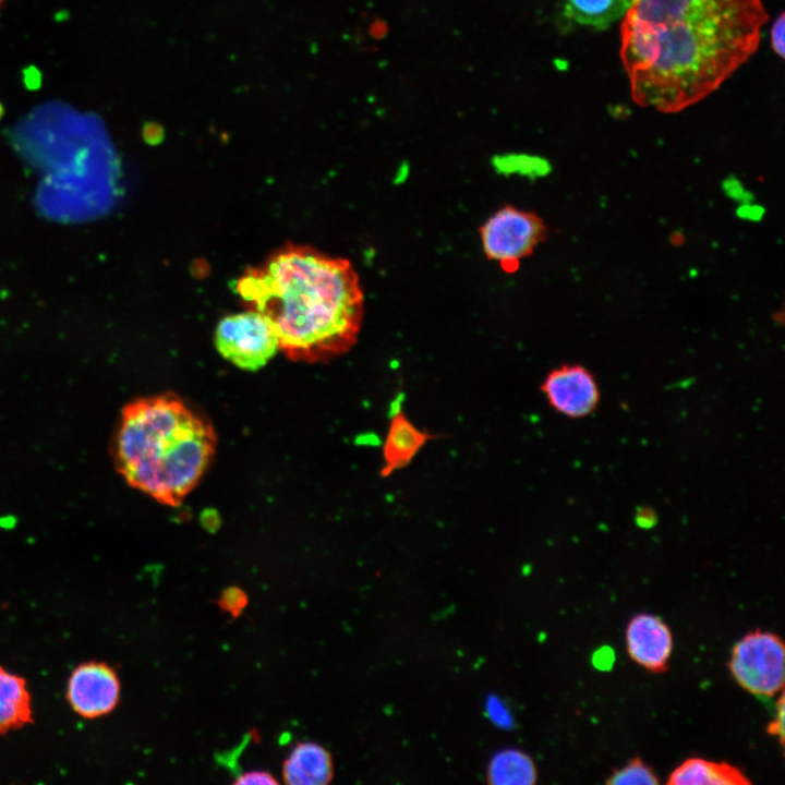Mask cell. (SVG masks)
I'll return each mask as SVG.
<instances>
[{
	"mask_svg": "<svg viewBox=\"0 0 785 785\" xmlns=\"http://www.w3.org/2000/svg\"><path fill=\"white\" fill-rule=\"evenodd\" d=\"M761 0H633L620 26L632 100L677 112L715 92L760 45Z\"/></svg>",
	"mask_w": 785,
	"mask_h": 785,
	"instance_id": "obj_1",
	"label": "cell"
},
{
	"mask_svg": "<svg viewBox=\"0 0 785 785\" xmlns=\"http://www.w3.org/2000/svg\"><path fill=\"white\" fill-rule=\"evenodd\" d=\"M235 292L246 310L269 322L291 360L325 362L358 340L364 295L348 259L289 244L246 269Z\"/></svg>",
	"mask_w": 785,
	"mask_h": 785,
	"instance_id": "obj_2",
	"label": "cell"
},
{
	"mask_svg": "<svg viewBox=\"0 0 785 785\" xmlns=\"http://www.w3.org/2000/svg\"><path fill=\"white\" fill-rule=\"evenodd\" d=\"M215 448L209 422L168 394L140 399L123 410L114 459L131 486L178 506L207 470Z\"/></svg>",
	"mask_w": 785,
	"mask_h": 785,
	"instance_id": "obj_3",
	"label": "cell"
},
{
	"mask_svg": "<svg viewBox=\"0 0 785 785\" xmlns=\"http://www.w3.org/2000/svg\"><path fill=\"white\" fill-rule=\"evenodd\" d=\"M784 654V643L777 635L756 629L734 644L728 667L745 690L773 698L783 691Z\"/></svg>",
	"mask_w": 785,
	"mask_h": 785,
	"instance_id": "obj_4",
	"label": "cell"
},
{
	"mask_svg": "<svg viewBox=\"0 0 785 785\" xmlns=\"http://www.w3.org/2000/svg\"><path fill=\"white\" fill-rule=\"evenodd\" d=\"M545 227L533 213L505 205L481 227L480 238L485 256L499 263L507 273L519 267L543 239Z\"/></svg>",
	"mask_w": 785,
	"mask_h": 785,
	"instance_id": "obj_5",
	"label": "cell"
},
{
	"mask_svg": "<svg viewBox=\"0 0 785 785\" xmlns=\"http://www.w3.org/2000/svg\"><path fill=\"white\" fill-rule=\"evenodd\" d=\"M215 342L222 357L250 371L264 366L279 349L269 322L251 310L224 317L216 328Z\"/></svg>",
	"mask_w": 785,
	"mask_h": 785,
	"instance_id": "obj_6",
	"label": "cell"
},
{
	"mask_svg": "<svg viewBox=\"0 0 785 785\" xmlns=\"http://www.w3.org/2000/svg\"><path fill=\"white\" fill-rule=\"evenodd\" d=\"M121 693L120 678L105 662L88 661L78 664L67 685V700L81 717L98 718L111 713Z\"/></svg>",
	"mask_w": 785,
	"mask_h": 785,
	"instance_id": "obj_7",
	"label": "cell"
},
{
	"mask_svg": "<svg viewBox=\"0 0 785 785\" xmlns=\"http://www.w3.org/2000/svg\"><path fill=\"white\" fill-rule=\"evenodd\" d=\"M541 391L552 409L570 419L591 414L601 398L594 375L580 364L553 369L543 379Z\"/></svg>",
	"mask_w": 785,
	"mask_h": 785,
	"instance_id": "obj_8",
	"label": "cell"
},
{
	"mask_svg": "<svg viewBox=\"0 0 785 785\" xmlns=\"http://www.w3.org/2000/svg\"><path fill=\"white\" fill-rule=\"evenodd\" d=\"M626 648L630 659L647 671L662 673L673 651V636L666 623L656 615L633 616L626 629Z\"/></svg>",
	"mask_w": 785,
	"mask_h": 785,
	"instance_id": "obj_9",
	"label": "cell"
},
{
	"mask_svg": "<svg viewBox=\"0 0 785 785\" xmlns=\"http://www.w3.org/2000/svg\"><path fill=\"white\" fill-rule=\"evenodd\" d=\"M435 435L419 428L401 409L390 416L383 445L382 478L408 466Z\"/></svg>",
	"mask_w": 785,
	"mask_h": 785,
	"instance_id": "obj_10",
	"label": "cell"
},
{
	"mask_svg": "<svg viewBox=\"0 0 785 785\" xmlns=\"http://www.w3.org/2000/svg\"><path fill=\"white\" fill-rule=\"evenodd\" d=\"M333 777L330 752L314 741L297 744L282 764V780L289 785H325Z\"/></svg>",
	"mask_w": 785,
	"mask_h": 785,
	"instance_id": "obj_11",
	"label": "cell"
},
{
	"mask_svg": "<svg viewBox=\"0 0 785 785\" xmlns=\"http://www.w3.org/2000/svg\"><path fill=\"white\" fill-rule=\"evenodd\" d=\"M29 723L33 708L25 678L0 666V736Z\"/></svg>",
	"mask_w": 785,
	"mask_h": 785,
	"instance_id": "obj_12",
	"label": "cell"
},
{
	"mask_svg": "<svg viewBox=\"0 0 785 785\" xmlns=\"http://www.w3.org/2000/svg\"><path fill=\"white\" fill-rule=\"evenodd\" d=\"M669 785H749L751 781L727 762L689 758L668 776Z\"/></svg>",
	"mask_w": 785,
	"mask_h": 785,
	"instance_id": "obj_13",
	"label": "cell"
},
{
	"mask_svg": "<svg viewBox=\"0 0 785 785\" xmlns=\"http://www.w3.org/2000/svg\"><path fill=\"white\" fill-rule=\"evenodd\" d=\"M485 778L492 785H532L538 781V771L528 753L517 748H506L491 758Z\"/></svg>",
	"mask_w": 785,
	"mask_h": 785,
	"instance_id": "obj_14",
	"label": "cell"
},
{
	"mask_svg": "<svg viewBox=\"0 0 785 785\" xmlns=\"http://www.w3.org/2000/svg\"><path fill=\"white\" fill-rule=\"evenodd\" d=\"M633 0H565V14L573 22L605 28L624 17Z\"/></svg>",
	"mask_w": 785,
	"mask_h": 785,
	"instance_id": "obj_15",
	"label": "cell"
},
{
	"mask_svg": "<svg viewBox=\"0 0 785 785\" xmlns=\"http://www.w3.org/2000/svg\"><path fill=\"white\" fill-rule=\"evenodd\" d=\"M654 771L640 758H633L621 769L615 770L606 780L612 785H657Z\"/></svg>",
	"mask_w": 785,
	"mask_h": 785,
	"instance_id": "obj_16",
	"label": "cell"
},
{
	"mask_svg": "<svg viewBox=\"0 0 785 785\" xmlns=\"http://www.w3.org/2000/svg\"><path fill=\"white\" fill-rule=\"evenodd\" d=\"M217 604L222 612L237 618L247 606L249 596L240 587L230 585L220 593Z\"/></svg>",
	"mask_w": 785,
	"mask_h": 785,
	"instance_id": "obj_17",
	"label": "cell"
},
{
	"mask_svg": "<svg viewBox=\"0 0 785 785\" xmlns=\"http://www.w3.org/2000/svg\"><path fill=\"white\" fill-rule=\"evenodd\" d=\"M784 31H785V17H784V13H781L778 15V17L773 22L771 31H770L771 47H772L773 51L781 58L784 57V52H785Z\"/></svg>",
	"mask_w": 785,
	"mask_h": 785,
	"instance_id": "obj_18",
	"label": "cell"
},
{
	"mask_svg": "<svg viewBox=\"0 0 785 785\" xmlns=\"http://www.w3.org/2000/svg\"><path fill=\"white\" fill-rule=\"evenodd\" d=\"M233 784L237 785H275L278 784V781L275 778L273 774L266 771H249L235 778L233 781Z\"/></svg>",
	"mask_w": 785,
	"mask_h": 785,
	"instance_id": "obj_19",
	"label": "cell"
},
{
	"mask_svg": "<svg viewBox=\"0 0 785 785\" xmlns=\"http://www.w3.org/2000/svg\"><path fill=\"white\" fill-rule=\"evenodd\" d=\"M768 733L776 736L780 739V744H784V695L781 693L780 699L776 703V716L768 725Z\"/></svg>",
	"mask_w": 785,
	"mask_h": 785,
	"instance_id": "obj_20",
	"label": "cell"
},
{
	"mask_svg": "<svg viewBox=\"0 0 785 785\" xmlns=\"http://www.w3.org/2000/svg\"><path fill=\"white\" fill-rule=\"evenodd\" d=\"M724 188L726 190V193L734 200L744 203L751 202L749 193L744 189L742 184L739 181L730 179L729 181H726L724 183Z\"/></svg>",
	"mask_w": 785,
	"mask_h": 785,
	"instance_id": "obj_21",
	"label": "cell"
},
{
	"mask_svg": "<svg viewBox=\"0 0 785 785\" xmlns=\"http://www.w3.org/2000/svg\"><path fill=\"white\" fill-rule=\"evenodd\" d=\"M636 522L639 527L649 529L656 522V514L650 507H642L637 510Z\"/></svg>",
	"mask_w": 785,
	"mask_h": 785,
	"instance_id": "obj_22",
	"label": "cell"
},
{
	"mask_svg": "<svg viewBox=\"0 0 785 785\" xmlns=\"http://www.w3.org/2000/svg\"><path fill=\"white\" fill-rule=\"evenodd\" d=\"M764 214V209L758 205L751 204V202L742 203L738 208L739 217L749 220H759Z\"/></svg>",
	"mask_w": 785,
	"mask_h": 785,
	"instance_id": "obj_23",
	"label": "cell"
},
{
	"mask_svg": "<svg viewBox=\"0 0 785 785\" xmlns=\"http://www.w3.org/2000/svg\"><path fill=\"white\" fill-rule=\"evenodd\" d=\"M593 662L599 668H609L614 662L613 651L608 648L600 649L595 652Z\"/></svg>",
	"mask_w": 785,
	"mask_h": 785,
	"instance_id": "obj_24",
	"label": "cell"
},
{
	"mask_svg": "<svg viewBox=\"0 0 785 785\" xmlns=\"http://www.w3.org/2000/svg\"><path fill=\"white\" fill-rule=\"evenodd\" d=\"M0 2H1V0H0Z\"/></svg>",
	"mask_w": 785,
	"mask_h": 785,
	"instance_id": "obj_25",
	"label": "cell"
}]
</instances>
